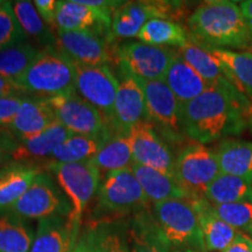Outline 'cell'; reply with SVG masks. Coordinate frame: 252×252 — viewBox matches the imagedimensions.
I'll use <instances>...</instances> for the list:
<instances>
[{
    "label": "cell",
    "instance_id": "f35d334b",
    "mask_svg": "<svg viewBox=\"0 0 252 252\" xmlns=\"http://www.w3.org/2000/svg\"><path fill=\"white\" fill-rule=\"evenodd\" d=\"M23 96H13L0 99V127H7L19 111Z\"/></svg>",
    "mask_w": 252,
    "mask_h": 252
},
{
    "label": "cell",
    "instance_id": "836d02e7",
    "mask_svg": "<svg viewBox=\"0 0 252 252\" xmlns=\"http://www.w3.org/2000/svg\"><path fill=\"white\" fill-rule=\"evenodd\" d=\"M12 6L19 24L27 36L34 37L41 45L45 46L46 49L56 46V37L53 35L43 19L41 18L34 2L20 0L12 2Z\"/></svg>",
    "mask_w": 252,
    "mask_h": 252
},
{
    "label": "cell",
    "instance_id": "7bdbcfd3",
    "mask_svg": "<svg viewBox=\"0 0 252 252\" xmlns=\"http://www.w3.org/2000/svg\"><path fill=\"white\" fill-rule=\"evenodd\" d=\"M21 93L23 91L17 86L14 81L0 76V99L13 96H21Z\"/></svg>",
    "mask_w": 252,
    "mask_h": 252
},
{
    "label": "cell",
    "instance_id": "7402d4cb",
    "mask_svg": "<svg viewBox=\"0 0 252 252\" xmlns=\"http://www.w3.org/2000/svg\"><path fill=\"white\" fill-rule=\"evenodd\" d=\"M180 105L202 94L212 84L203 80L178 53H175L163 78Z\"/></svg>",
    "mask_w": 252,
    "mask_h": 252
},
{
    "label": "cell",
    "instance_id": "f6af8a7d",
    "mask_svg": "<svg viewBox=\"0 0 252 252\" xmlns=\"http://www.w3.org/2000/svg\"><path fill=\"white\" fill-rule=\"evenodd\" d=\"M74 252H88L86 242H84V238L83 237H82L80 241L77 242V244H76V247H75Z\"/></svg>",
    "mask_w": 252,
    "mask_h": 252
},
{
    "label": "cell",
    "instance_id": "60d3db41",
    "mask_svg": "<svg viewBox=\"0 0 252 252\" xmlns=\"http://www.w3.org/2000/svg\"><path fill=\"white\" fill-rule=\"evenodd\" d=\"M58 4L59 1H55V0H35L34 1V6L36 7L43 21L46 24L52 25V26L55 25Z\"/></svg>",
    "mask_w": 252,
    "mask_h": 252
},
{
    "label": "cell",
    "instance_id": "7dc6e473",
    "mask_svg": "<svg viewBox=\"0 0 252 252\" xmlns=\"http://www.w3.org/2000/svg\"><path fill=\"white\" fill-rule=\"evenodd\" d=\"M251 128H252V118H251Z\"/></svg>",
    "mask_w": 252,
    "mask_h": 252
},
{
    "label": "cell",
    "instance_id": "ab89813d",
    "mask_svg": "<svg viewBox=\"0 0 252 252\" xmlns=\"http://www.w3.org/2000/svg\"><path fill=\"white\" fill-rule=\"evenodd\" d=\"M17 146V140L8 132L0 131V168L7 166L13 160V152Z\"/></svg>",
    "mask_w": 252,
    "mask_h": 252
},
{
    "label": "cell",
    "instance_id": "e0dca14e",
    "mask_svg": "<svg viewBox=\"0 0 252 252\" xmlns=\"http://www.w3.org/2000/svg\"><path fill=\"white\" fill-rule=\"evenodd\" d=\"M111 14V8L93 7L84 5L81 0L59 1L55 26L67 32L93 30L110 37L112 35Z\"/></svg>",
    "mask_w": 252,
    "mask_h": 252
},
{
    "label": "cell",
    "instance_id": "ee69618b",
    "mask_svg": "<svg viewBox=\"0 0 252 252\" xmlns=\"http://www.w3.org/2000/svg\"><path fill=\"white\" fill-rule=\"evenodd\" d=\"M242 13H243L245 21H247L248 27L252 33V0H245V1L239 2Z\"/></svg>",
    "mask_w": 252,
    "mask_h": 252
},
{
    "label": "cell",
    "instance_id": "8fae6325",
    "mask_svg": "<svg viewBox=\"0 0 252 252\" xmlns=\"http://www.w3.org/2000/svg\"><path fill=\"white\" fill-rule=\"evenodd\" d=\"M56 47L71 61L89 65H100L118 60V52L110 47V37L93 30L60 31L56 33Z\"/></svg>",
    "mask_w": 252,
    "mask_h": 252
},
{
    "label": "cell",
    "instance_id": "8992f818",
    "mask_svg": "<svg viewBox=\"0 0 252 252\" xmlns=\"http://www.w3.org/2000/svg\"><path fill=\"white\" fill-rule=\"evenodd\" d=\"M56 121L74 134L109 139L113 131L98 110L76 91L47 98Z\"/></svg>",
    "mask_w": 252,
    "mask_h": 252
},
{
    "label": "cell",
    "instance_id": "b9f144b4",
    "mask_svg": "<svg viewBox=\"0 0 252 252\" xmlns=\"http://www.w3.org/2000/svg\"><path fill=\"white\" fill-rule=\"evenodd\" d=\"M223 252H252V238L242 232H237L235 241Z\"/></svg>",
    "mask_w": 252,
    "mask_h": 252
},
{
    "label": "cell",
    "instance_id": "d6986e66",
    "mask_svg": "<svg viewBox=\"0 0 252 252\" xmlns=\"http://www.w3.org/2000/svg\"><path fill=\"white\" fill-rule=\"evenodd\" d=\"M190 201L197 214L203 249L209 252H223L235 241L236 229L220 220L212 204L203 197H195Z\"/></svg>",
    "mask_w": 252,
    "mask_h": 252
},
{
    "label": "cell",
    "instance_id": "9c48e42d",
    "mask_svg": "<svg viewBox=\"0 0 252 252\" xmlns=\"http://www.w3.org/2000/svg\"><path fill=\"white\" fill-rule=\"evenodd\" d=\"M220 174L215 151L202 144L186 147L175 160V178L191 198L202 197L212 182Z\"/></svg>",
    "mask_w": 252,
    "mask_h": 252
},
{
    "label": "cell",
    "instance_id": "d4e9b609",
    "mask_svg": "<svg viewBox=\"0 0 252 252\" xmlns=\"http://www.w3.org/2000/svg\"><path fill=\"white\" fill-rule=\"evenodd\" d=\"M41 171L35 166L13 163L0 168V210H6L26 193Z\"/></svg>",
    "mask_w": 252,
    "mask_h": 252
},
{
    "label": "cell",
    "instance_id": "f1b7e54d",
    "mask_svg": "<svg viewBox=\"0 0 252 252\" xmlns=\"http://www.w3.org/2000/svg\"><path fill=\"white\" fill-rule=\"evenodd\" d=\"M88 252H131L127 231L117 223H99L83 236Z\"/></svg>",
    "mask_w": 252,
    "mask_h": 252
},
{
    "label": "cell",
    "instance_id": "7a4b0ae2",
    "mask_svg": "<svg viewBox=\"0 0 252 252\" xmlns=\"http://www.w3.org/2000/svg\"><path fill=\"white\" fill-rule=\"evenodd\" d=\"M194 37L212 48L247 49L251 32L241 6L229 0H210L188 19Z\"/></svg>",
    "mask_w": 252,
    "mask_h": 252
},
{
    "label": "cell",
    "instance_id": "cb8c5ba5",
    "mask_svg": "<svg viewBox=\"0 0 252 252\" xmlns=\"http://www.w3.org/2000/svg\"><path fill=\"white\" fill-rule=\"evenodd\" d=\"M220 171L223 174L245 179L252 182V143L226 139L215 151Z\"/></svg>",
    "mask_w": 252,
    "mask_h": 252
},
{
    "label": "cell",
    "instance_id": "44dd1931",
    "mask_svg": "<svg viewBox=\"0 0 252 252\" xmlns=\"http://www.w3.org/2000/svg\"><path fill=\"white\" fill-rule=\"evenodd\" d=\"M131 169L143 188L145 195L154 203L167 200H193L174 176L157 171L151 167L133 162Z\"/></svg>",
    "mask_w": 252,
    "mask_h": 252
},
{
    "label": "cell",
    "instance_id": "4dcf8cb0",
    "mask_svg": "<svg viewBox=\"0 0 252 252\" xmlns=\"http://www.w3.org/2000/svg\"><path fill=\"white\" fill-rule=\"evenodd\" d=\"M109 139L72 133L53 152L49 162L72 163L90 161Z\"/></svg>",
    "mask_w": 252,
    "mask_h": 252
},
{
    "label": "cell",
    "instance_id": "277c9868",
    "mask_svg": "<svg viewBox=\"0 0 252 252\" xmlns=\"http://www.w3.org/2000/svg\"><path fill=\"white\" fill-rule=\"evenodd\" d=\"M48 169L55 175L62 190L71 204L68 220L78 234L82 215L94 195L98 191L99 169L91 161L84 162H49Z\"/></svg>",
    "mask_w": 252,
    "mask_h": 252
},
{
    "label": "cell",
    "instance_id": "d6a6232c",
    "mask_svg": "<svg viewBox=\"0 0 252 252\" xmlns=\"http://www.w3.org/2000/svg\"><path fill=\"white\" fill-rule=\"evenodd\" d=\"M178 54L208 83L215 84L222 81H228L222 65L210 54L206 47H200L188 41L184 47L179 48Z\"/></svg>",
    "mask_w": 252,
    "mask_h": 252
},
{
    "label": "cell",
    "instance_id": "ba28073f",
    "mask_svg": "<svg viewBox=\"0 0 252 252\" xmlns=\"http://www.w3.org/2000/svg\"><path fill=\"white\" fill-rule=\"evenodd\" d=\"M6 210L24 220H42L53 216H69L71 204L52 178L41 172L26 193Z\"/></svg>",
    "mask_w": 252,
    "mask_h": 252
},
{
    "label": "cell",
    "instance_id": "3957f363",
    "mask_svg": "<svg viewBox=\"0 0 252 252\" xmlns=\"http://www.w3.org/2000/svg\"><path fill=\"white\" fill-rule=\"evenodd\" d=\"M74 62L59 49L41 50L30 68L14 82L21 91L49 98L75 90Z\"/></svg>",
    "mask_w": 252,
    "mask_h": 252
},
{
    "label": "cell",
    "instance_id": "4316f807",
    "mask_svg": "<svg viewBox=\"0 0 252 252\" xmlns=\"http://www.w3.org/2000/svg\"><path fill=\"white\" fill-rule=\"evenodd\" d=\"M99 172H113L131 167L133 163L128 132L115 131L98 153L90 160Z\"/></svg>",
    "mask_w": 252,
    "mask_h": 252
},
{
    "label": "cell",
    "instance_id": "52a82bcc",
    "mask_svg": "<svg viewBox=\"0 0 252 252\" xmlns=\"http://www.w3.org/2000/svg\"><path fill=\"white\" fill-rule=\"evenodd\" d=\"M74 67L76 72V93L102 113L104 119L113 130L115 102L119 86L118 78L106 64L89 65L74 62Z\"/></svg>",
    "mask_w": 252,
    "mask_h": 252
},
{
    "label": "cell",
    "instance_id": "1f68e13d",
    "mask_svg": "<svg viewBox=\"0 0 252 252\" xmlns=\"http://www.w3.org/2000/svg\"><path fill=\"white\" fill-rule=\"evenodd\" d=\"M138 39L143 43L152 46L184 47L188 42L186 30L180 24L165 19H153L144 25Z\"/></svg>",
    "mask_w": 252,
    "mask_h": 252
},
{
    "label": "cell",
    "instance_id": "30bf717a",
    "mask_svg": "<svg viewBox=\"0 0 252 252\" xmlns=\"http://www.w3.org/2000/svg\"><path fill=\"white\" fill-rule=\"evenodd\" d=\"M97 194L99 212L115 215L127 214L149 202L131 167L108 173Z\"/></svg>",
    "mask_w": 252,
    "mask_h": 252
},
{
    "label": "cell",
    "instance_id": "74e56055",
    "mask_svg": "<svg viewBox=\"0 0 252 252\" xmlns=\"http://www.w3.org/2000/svg\"><path fill=\"white\" fill-rule=\"evenodd\" d=\"M131 252H167L166 245L160 237L154 238L144 226L135 225L131 230Z\"/></svg>",
    "mask_w": 252,
    "mask_h": 252
},
{
    "label": "cell",
    "instance_id": "c3c4849f",
    "mask_svg": "<svg viewBox=\"0 0 252 252\" xmlns=\"http://www.w3.org/2000/svg\"><path fill=\"white\" fill-rule=\"evenodd\" d=\"M0 4H1V0H0Z\"/></svg>",
    "mask_w": 252,
    "mask_h": 252
},
{
    "label": "cell",
    "instance_id": "ffe728a7",
    "mask_svg": "<svg viewBox=\"0 0 252 252\" xmlns=\"http://www.w3.org/2000/svg\"><path fill=\"white\" fill-rule=\"evenodd\" d=\"M77 234L70 222L62 216L39 220L30 252H74Z\"/></svg>",
    "mask_w": 252,
    "mask_h": 252
},
{
    "label": "cell",
    "instance_id": "484cf974",
    "mask_svg": "<svg viewBox=\"0 0 252 252\" xmlns=\"http://www.w3.org/2000/svg\"><path fill=\"white\" fill-rule=\"evenodd\" d=\"M224 71L226 80L239 93L252 94V53L206 47Z\"/></svg>",
    "mask_w": 252,
    "mask_h": 252
},
{
    "label": "cell",
    "instance_id": "8d00e7d4",
    "mask_svg": "<svg viewBox=\"0 0 252 252\" xmlns=\"http://www.w3.org/2000/svg\"><path fill=\"white\" fill-rule=\"evenodd\" d=\"M214 212L226 224L252 235V202L212 204Z\"/></svg>",
    "mask_w": 252,
    "mask_h": 252
},
{
    "label": "cell",
    "instance_id": "d590c367",
    "mask_svg": "<svg viewBox=\"0 0 252 252\" xmlns=\"http://www.w3.org/2000/svg\"><path fill=\"white\" fill-rule=\"evenodd\" d=\"M27 35L19 24L11 1L0 4V50L26 42Z\"/></svg>",
    "mask_w": 252,
    "mask_h": 252
},
{
    "label": "cell",
    "instance_id": "6da1fadb",
    "mask_svg": "<svg viewBox=\"0 0 252 252\" xmlns=\"http://www.w3.org/2000/svg\"><path fill=\"white\" fill-rule=\"evenodd\" d=\"M247 100L228 81L212 84L181 106L182 127L197 144H208L244 128Z\"/></svg>",
    "mask_w": 252,
    "mask_h": 252
},
{
    "label": "cell",
    "instance_id": "83f0119b",
    "mask_svg": "<svg viewBox=\"0 0 252 252\" xmlns=\"http://www.w3.org/2000/svg\"><path fill=\"white\" fill-rule=\"evenodd\" d=\"M204 196L210 204L252 202V182L220 173L208 186Z\"/></svg>",
    "mask_w": 252,
    "mask_h": 252
},
{
    "label": "cell",
    "instance_id": "9a60e30c",
    "mask_svg": "<svg viewBox=\"0 0 252 252\" xmlns=\"http://www.w3.org/2000/svg\"><path fill=\"white\" fill-rule=\"evenodd\" d=\"M119 86L115 102L113 131L128 132L135 125L149 122L145 94L139 81L119 64Z\"/></svg>",
    "mask_w": 252,
    "mask_h": 252
},
{
    "label": "cell",
    "instance_id": "e575fe53",
    "mask_svg": "<svg viewBox=\"0 0 252 252\" xmlns=\"http://www.w3.org/2000/svg\"><path fill=\"white\" fill-rule=\"evenodd\" d=\"M41 50L32 46L31 43L24 42L20 45L8 47L0 50V76L18 80L30 65L35 61Z\"/></svg>",
    "mask_w": 252,
    "mask_h": 252
},
{
    "label": "cell",
    "instance_id": "ac0fdd59",
    "mask_svg": "<svg viewBox=\"0 0 252 252\" xmlns=\"http://www.w3.org/2000/svg\"><path fill=\"white\" fill-rule=\"evenodd\" d=\"M55 122V113L47 98L23 97L19 111L6 130L15 140L21 141L42 133Z\"/></svg>",
    "mask_w": 252,
    "mask_h": 252
},
{
    "label": "cell",
    "instance_id": "f546056e",
    "mask_svg": "<svg viewBox=\"0 0 252 252\" xmlns=\"http://www.w3.org/2000/svg\"><path fill=\"white\" fill-rule=\"evenodd\" d=\"M34 235L24 219L0 210V252H30Z\"/></svg>",
    "mask_w": 252,
    "mask_h": 252
},
{
    "label": "cell",
    "instance_id": "5bb4252c",
    "mask_svg": "<svg viewBox=\"0 0 252 252\" xmlns=\"http://www.w3.org/2000/svg\"><path fill=\"white\" fill-rule=\"evenodd\" d=\"M145 94L147 119L166 133L179 134L184 130L181 121V105L165 81L139 80Z\"/></svg>",
    "mask_w": 252,
    "mask_h": 252
},
{
    "label": "cell",
    "instance_id": "7c38bea8",
    "mask_svg": "<svg viewBox=\"0 0 252 252\" xmlns=\"http://www.w3.org/2000/svg\"><path fill=\"white\" fill-rule=\"evenodd\" d=\"M118 63L143 81H162L175 53L160 46L127 42L117 48Z\"/></svg>",
    "mask_w": 252,
    "mask_h": 252
},
{
    "label": "cell",
    "instance_id": "2e32d148",
    "mask_svg": "<svg viewBox=\"0 0 252 252\" xmlns=\"http://www.w3.org/2000/svg\"><path fill=\"white\" fill-rule=\"evenodd\" d=\"M173 2L128 1L118 7L112 15V35L121 39L138 36L144 25L153 19L169 20L173 17Z\"/></svg>",
    "mask_w": 252,
    "mask_h": 252
},
{
    "label": "cell",
    "instance_id": "4fadbf2b",
    "mask_svg": "<svg viewBox=\"0 0 252 252\" xmlns=\"http://www.w3.org/2000/svg\"><path fill=\"white\" fill-rule=\"evenodd\" d=\"M128 138L133 162L175 178V159L151 123L144 122L135 125L128 131Z\"/></svg>",
    "mask_w": 252,
    "mask_h": 252
},
{
    "label": "cell",
    "instance_id": "bcb514c9",
    "mask_svg": "<svg viewBox=\"0 0 252 252\" xmlns=\"http://www.w3.org/2000/svg\"><path fill=\"white\" fill-rule=\"evenodd\" d=\"M247 50H248V52L252 53V33H251V35H250V40H249V43H248Z\"/></svg>",
    "mask_w": 252,
    "mask_h": 252
},
{
    "label": "cell",
    "instance_id": "603a6c76",
    "mask_svg": "<svg viewBox=\"0 0 252 252\" xmlns=\"http://www.w3.org/2000/svg\"><path fill=\"white\" fill-rule=\"evenodd\" d=\"M72 133L56 121L42 133L30 139L17 141L13 152V160L17 163L33 162L50 158L54 151Z\"/></svg>",
    "mask_w": 252,
    "mask_h": 252
},
{
    "label": "cell",
    "instance_id": "5b68a950",
    "mask_svg": "<svg viewBox=\"0 0 252 252\" xmlns=\"http://www.w3.org/2000/svg\"><path fill=\"white\" fill-rule=\"evenodd\" d=\"M158 235L165 245L203 248L197 214L190 200H167L154 203Z\"/></svg>",
    "mask_w": 252,
    "mask_h": 252
}]
</instances>
